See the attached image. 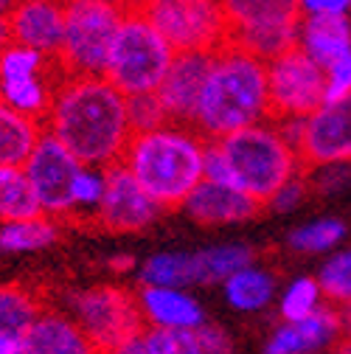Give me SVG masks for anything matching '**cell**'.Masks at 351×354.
Masks as SVG:
<instances>
[{
	"instance_id": "obj_29",
	"label": "cell",
	"mask_w": 351,
	"mask_h": 354,
	"mask_svg": "<svg viewBox=\"0 0 351 354\" xmlns=\"http://www.w3.org/2000/svg\"><path fill=\"white\" fill-rule=\"evenodd\" d=\"M348 228L343 219L337 216H321L312 223H303L301 228H295L290 234V248L295 253H306V256H318V253H334V248L345 239Z\"/></svg>"
},
{
	"instance_id": "obj_35",
	"label": "cell",
	"mask_w": 351,
	"mask_h": 354,
	"mask_svg": "<svg viewBox=\"0 0 351 354\" xmlns=\"http://www.w3.org/2000/svg\"><path fill=\"white\" fill-rule=\"evenodd\" d=\"M303 197H306V180H303V177H295V180H290L287 186H281L273 194V200L267 203V208L270 211H278V214H290V211H295L301 205Z\"/></svg>"
},
{
	"instance_id": "obj_9",
	"label": "cell",
	"mask_w": 351,
	"mask_h": 354,
	"mask_svg": "<svg viewBox=\"0 0 351 354\" xmlns=\"http://www.w3.org/2000/svg\"><path fill=\"white\" fill-rule=\"evenodd\" d=\"M270 118H310L326 104V73L301 48L267 62Z\"/></svg>"
},
{
	"instance_id": "obj_14",
	"label": "cell",
	"mask_w": 351,
	"mask_h": 354,
	"mask_svg": "<svg viewBox=\"0 0 351 354\" xmlns=\"http://www.w3.org/2000/svg\"><path fill=\"white\" fill-rule=\"evenodd\" d=\"M345 318L334 306H323L321 313L303 321H281L273 329L261 354H329L345 337Z\"/></svg>"
},
{
	"instance_id": "obj_27",
	"label": "cell",
	"mask_w": 351,
	"mask_h": 354,
	"mask_svg": "<svg viewBox=\"0 0 351 354\" xmlns=\"http://www.w3.org/2000/svg\"><path fill=\"white\" fill-rule=\"evenodd\" d=\"M200 261V281L202 284H222L234 273L245 270L253 264V250L242 242H222L197 250Z\"/></svg>"
},
{
	"instance_id": "obj_3",
	"label": "cell",
	"mask_w": 351,
	"mask_h": 354,
	"mask_svg": "<svg viewBox=\"0 0 351 354\" xmlns=\"http://www.w3.org/2000/svg\"><path fill=\"white\" fill-rule=\"evenodd\" d=\"M208 141L194 127L163 124L138 132L121 155V166L141 183V189L163 208H180L205 180Z\"/></svg>"
},
{
	"instance_id": "obj_26",
	"label": "cell",
	"mask_w": 351,
	"mask_h": 354,
	"mask_svg": "<svg viewBox=\"0 0 351 354\" xmlns=\"http://www.w3.org/2000/svg\"><path fill=\"white\" fill-rule=\"evenodd\" d=\"M59 239V225L51 216H34V219H20V223H6L0 225V253L6 256H23V253H37L46 250Z\"/></svg>"
},
{
	"instance_id": "obj_34",
	"label": "cell",
	"mask_w": 351,
	"mask_h": 354,
	"mask_svg": "<svg viewBox=\"0 0 351 354\" xmlns=\"http://www.w3.org/2000/svg\"><path fill=\"white\" fill-rule=\"evenodd\" d=\"M323 73H326V102H334L351 93V54L323 68Z\"/></svg>"
},
{
	"instance_id": "obj_20",
	"label": "cell",
	"mask_w": 351,
	"mask_h": 354,
	"mask_svg": "<svg viewBox=\"0 0 351 354\" xmlns=\"http://www.w3.org/2000/svg\"><path fill=\"white\" fill-rule=\"evenodd\" d=\"M222 12L231 34L295 26L301 23V0H222Z\"/></svg>"
},
{
	"instance_id": "obj_39",
	"label": "cell",
	"mask_w": 351,
	"mask_h": 354,
	"mask_svg": "<svg viewBox=\"0 0 351 354\" xmlns=\"http://www.w3.org/2000/svg\"><path fill=\"white\" fill-rule=\"evenodd\" d=\"M20 348H23L20 340H12V337H3V335H0V354H17Z\"/></svg>"
},
{
	"instance_id": "obj_28",
	"label": "cell",
	"mask_w": 351,
	"mask_h": 354,
	"mask_svg": "<svg viewBox=\"0 0 351 354\" xmlns=\"http://www.w3.org/2000/svg\"><path fill=\"white\" fill-rule=\"evenodd\" d=\"M318 281H321L326 304L351 321V248L334 250L323 259L318 270Z\"/></svg>"
},
{
	"instance_id": "obj_33",
	"label": "cell",
	"mask_w": 351,
	"mask_h": 354,
	"mask_svg": "<svg viewBox=\"0 0 351 354\" xmlns=\"http://www.w3.org/2000/svg\"><path fill=\"white\" fill-rule=\"evenodd\" d=\"M126 110H129V124H133V132H149V129H158L163 124H171L166 118V110L158 99V93H149V96H133L126 99Z\"/></svg>"
},
{
	"instance_id": "obj_30",
	"label": "cell",
	"mask_w": 351,
	"mask_h": 354,
	"mask_svg": "<svg viewBox=\"0 0 351 354\" xmlns=\"http://www.w3.org/2000/svg\"><path fill=\"white\" fill-rule=\"evenodd\" d=\"M326 306L318 276H298L278 292V315L281 321H303Z\"/></svg>"
},
{
	"instance_id": "obj_25",
	"label": "cell",
	"mask_w": 351,
	"mask_h": 354,
	"mask_svg": "<svg viewBox=\"0 0 351 354\" xmlns=\"http://www.w3.org/2000/svg\"><path fill=\"white\" fill-rule=\"evenodd\" d=\"M42 216L39 200L23 166H0V225Z\"/></svg>"
},
{
	"instance_id": "obj_16",
	"label": "cell",
	"mask_w": 351,
	"mask_h": 354,
	"mask_svg": "<svg viewBox=\"0 0 351 354\" xmlns=\"http://www.w3.org/2000/svg\"><path fill=\"white\" fill-rule=\"evenodd\" d=\"M138 309L146 329H171V332H200L208 318L202 304L178 287H141L135 292Z\"/></svg>"
},
{
	"instance_id": "obj_31",
	"label": "cell",
	"mask_w": 351,
	"mask_h": 354,
	"mask_svg": "<svg viewBox=\"0 0 351 354\" xmlns=\"http://www.w3.org/2000/svg\"><path fill=\"white\" fill-rule=\"evenodd\" d=\"M104 194H107V169L82 166L76 183H73V216L91 214L96 219V214L104 203Z\"/></svg>"
},
{
	"instance_id": "obj_37",
	"label": "cell",
	"mask_w": 351,
	"mask_h": 354,
	"mask_svg": "<svg viewBox=\"0 0 351 354\" xmlns=\"http://www.w3.org/2000/svg\"><path fill=\"white\" fill-rule=\"evenodd\" d=\"M348 9H351V0H301V12H303V17H312V15L345 17Z\"/></svg>"
},
{
	"instance_id": "obj_11",
	"label": "cell",
	"mask_w": 351,
	"mask_h": 354,
	"mask_svg": "<svg viewBox=\"0 0 351 354\" xmlns=\"http://www.w3.org/2000/svg\"><path fill=\"white\" fill-rule=\"evenodd\" d=\"M298 158L303 169L351 163V93L326 102L306 118Z\"/></svg>"
},
{
	"instance_id": "obj_1",
	"label": "cell",
	"mask_w": 351,
	"mask_h": 354,
	"mask_svg": "<svg viewBox=\"0 0 351 354\" xmlns=\"http://www.w3.org/2000/svg\"><path fill=\"white\" fill-rule=\"evenodd\" d=\"M46 132L82 166L110 169L133 141L126 96L104 76H65L54 93Z\"/></svg>"
},
{
	"instance_id": "obj_21",
	"label": "cell",
	"mask_w": 351,
	"mask_h": 354,
	"mask_svg": "<svg viewBox=\"0 0 351 354\" xmlns=\"http://www.w3.org/2000/svg\"><path fill=\"white\" fill-rule=\"evenodd\" d=\"M222 295H225V304L236 309V313H261V309H267L276 301L278 284L267 268L250 264V268L222 281Z\"/></svg>"
},
{
	"instance_id": "obj_23",
	"label": "cell",
	"mask_w": 351,
	"mask_h": 354,
	"mask_svg": "<svg viewBox=\"0 0 351 354\" xmlns=\"http://www.w3.org/2000/svg\"><path fill=\"white\" fill-rule=\"evenodd\" d=\"M141 287H178V290H189L200 281V261H197V250L186 253V250H166V253H155L141 264Z\"/></svg>"
},
{
	"instance_id": "obj_13",
	"label": "cell",
	"mask_w": 351,
	"mask_h": 354,
	"mask_svg": "<svg viewBox=\"0 0 351 354\" xmlns=\"http://www.w3.org/2000/svg\"><path fill=\"white\" fill-rule=\"evenodd\" d=\"M9 39L48 59H59L65 39V3L59 0H17L6 15Z\"/></svg>"
},
{
	"instance_id": "obj_10",
	"label": "cell",
	"mask_w": 351,
	"mask_h": 354,
	"mask_svg": "<svg viewBox=\"0 0 351 354\" xmlns=\"http://www.w3.org/2000/svg\"><path fill=\"white\" fill-rule=\"evenodd\" d=\"M23 169L39 200L42 214L51 219L73 216V183L82 171V163L57 138L46 132Z\"/></svg>"
},
{
	"instance_id": "obj_8",
	"label": "cell",
	"mask_w": 351,
	"mask_h": 354,
	"mask_svg": "<svg viewBox=\"0 0 351 354\" xmlns=\"http://www.w3.org/2000/svg\"><path fill=\"white\" fill-rule=\"evenodd\" d=\"M65 306V313L79 324L91 346L104 354H113L126 340L138 337L146 329L135 292L115 284H99L70 292Z\"/></svg>"
},
{
	"instance_id": "obj_18",
	"label": "cell",
	"mask_w": 351,
	"mask_h": 354,
	"mask_svg": "<svg viewBox=\"0 0 351 354\" xmlns=\"http://www.w3.org/2000/svg\"><path fill=\"white\" fill-rule=\"evenodd\" d=\"M23 346L31 354H96L87 335L65 309H46L26 335Z\"/></svg>"
},
{
	"instance_id": "obj_7",
	"label": "cell",
	"mask_w": 351,
	"mask_h": 354,
	"mask_svg": "<svg viewBox=\"0 0 351 354\" xmlns=\"http://www.w3.org/2000/svg\"><path fill=\"white\" fill-rule=\"evenodd\" d=\"M133 9L174 48V54L219 51L228 46L222 0H133Z\"/></svg>"
},
{
	"instance_id": "obj_12",
	"label": "cell",
	"mask_w": 351,
	"mask_h": 354,
	"mask_svg": "<svg viewBox=\"0 0 351 354\" xmlns=\"http://www.w3.org/2000/svg\"><path fill=\"white\" fill-rule=\"evenodd\" d=\"M163 208L141 189V183L121 163L107 169V194L96 223L113 234H138L149 228Z\"/></svg>"
},
{
	"instance_id": "obj_44",
	"label": "cell",
	"mask_w": 351,
	"mask_h": 354,
	"mask_svg": "<svg viewBox=\"0 0 351 354\" xmlns=\"http://www.w3.org/2000/svg\"><path fill=\"white\" fill-rule=\"evenodd\" d=\"M96 354H104V351H96Z\"/></svg>"
},
{
	"instance_id": "obj_42",
	"label": "cell",
	"mask_w": 351,
	"mask_h": 354,
	"mask_svg": "<svg viewBox=\"0 0 351 354\" xmlns=\"http://www.w3.org/2000/svg\"><path fill=\"white\" fill-rule=\"evenodd\" d=\"M113 264H115V268H129V264H133V261H129V259H115Z\"/></svg>"
},
{
	"instance_id": "obj_15",
	"label": "cell",
	"mask_w": 351,
	"mask_h": 354,
	"mask_svg": "<svg viewBox=\"0 0 351 354\" xmlns=\"http://www.w3.org/2000/svg\"><path fill=\"white\" fill-rule=\"evenodd\" d=\"M216 54V51H214ZM214 54L194 51V54H174V62L160 84L158 99L166 110V118L171 124H186L191 127L202 87L208 79V71L214 65Z\"/></svg>"
},
{
	"instance_id": "obj_38",
	"label": "cell",
	"mask_w": 351,
	"mask_h": 354,
	"mask_svg": "<svg viewBox=\"0 0 351 354\" xmlns=\"http://www.w3.org/2000/svg\"><path fill=\"white\" fill-rule=\"evenodd\" d=\"M348 163H340V166H323L321 169V180H318V189L321 192H334L340 189L345 180H348Z\"/></svg>"
},
{
	"instance_id": "obj_19",
	"label": "cell",
	"mask_w": 351,
	"mask_h": 354,
	"mask_svg": "<svg viewBox=\"0 0 351 354\" xmlns=\"http://www.w3.org/2000/svg\"><path fill=\"white\" fill-rule=\"evenodd\" d=\"M298 48L310 54L321 68H329L332 62L351 54V26L345 17H329V15L303 17Z\"/></svg>"
},
{
	"instance_id": "obj_41",
	"label": "cell",
	"mask_w": 351,
	"mask_h": 354,
	"mask_svg": "<svg viewBox=\"0 0 351 354\" xmlns=\"http://www.w3.org/2000/svg\"><path fill=\"white\" fill-rule=\"evenodd\" d=\"M15 3H17V0H0V17H6L15 9Z\"/></svg>"
},
{
	"instance_id": "obj_45",
	"label": "cell",
	"mask_w": 351,
	"mask_h": 354,
	"mask_svg": "<svg viewBox=\"0 0 351 354\" xmlns=\"http://www.w3.org/2000/svg\"><path fill=\"white\" fill-rule=\"evenodd\" d=\"M126 3H133V0H126Z\"/></svg>"
},
{
	"instance_id": "obj_22",
	"label": "cell",
	"mask_w": 351,
	"mask_h": 354,
	"mask_svg": "<svg viewBox=\"0 0 351 354\" xmlns=\"http://www.w3.org/2000/svg\"><path fill=\"white\" fill-rule=\"evenodd\" d=\"M46 127L0 102V166H26Z\"/></svg>"
},
{
	"instance_id": "obj_5",
	"label": "cell",
	"mask_w": 351,
	"mask_h": 354,
	"mask_svg": "<svg viewBox=\"0 0 351 354\" xmlns=\"http://www.w3.org/2000/svg\"><path fill=\"white\" fill-rule=\"evenodd\" d=\"M171 62H174V48L149 26L146 17H141L135 9H129L113 39L104 79L126 99L149 96L160 91Z\"/></svg>"
},
{
	"instance_id": "obj_6",
	"label": "cell",
	"mask_w": 351,
	"mask_h": 354,
	"mask_svg": "<svg viewBox=\"0 0 351 354\" xmlns=\"http://www.w3.org/2000/svg\"><path fill=\"white\" fill-rule=\"evenodd\" d=\"M126 0H65V39L59 68L65 76H104L113 39L129 15Z\"/></svg>"
},
{
	"instance_id": "obj_17",
	"label": "cell",
	"mask_w": 351,
	"mask_h": 354,
	"mask_svg": "<svg viewBox=\"0 0 351 354\" xmlns=\"http://www.w3.org/2000/svg\"><path fill=\"white\" fill-rule=\"evenodd\" d=\"M183 208L200 225H234V223L253 219L261 211V203L250 200L247 194L231 186H216V183L202 180Z\"/></svg>"
},
{
	"instance_id": "obj_32",
	"label": "cell",
	"mask_w": 351,
	"mask_h": 354,
	"mask_svg": "<svg viewBox=\"0 0 351 354\" xmlns=\"http://www.w3.org/2000/svg\"><path fill=\"white\" fill-rule=\"evenodd\" d=\"M144 354H202L197 332H171V329H144Z\"/></svg>"
},
{
	"instance_id": "obj_40",
	"label": "cell",
	"mask_w": 351,
	"mask_h": 354,
	"mask_svg": "<svg viewBox=\"0 0 351 354\" xmlns=\"http://www.w3.org/2000/svg\"><path fill=\"white\" fill-rule=\"evenodd\" d=\"M329 354H351V329L345 332V337H343V340H340Z\"/></svg>"
},
{
	"instance_id": "obj_2",
	"label": "cell",
	"mask_w": 351,
	"mask_h": 354,
	"mask_svg": "<svg viewBox=\"0 0 351 354\" xmlns=\"http://www.w3.org/2000/svg\"><path fill=\"white\" fill-rule=\"evenodd\" d=\"M261 121H270L267 62L228 42L214 54L191 127L202 138L222 141Z\"/></svg>"
},
{
	"instance_id": "obj_4",
	"label": "cell",
	"mask_w": 351,
	"mask_h": 354,
	"mask_svg": "<svg viewBox=\"0 0 351 354\" xmlns=\"http://www.w3.org/2000/svg\"><path fill=\"white\" fill-rule=\"evenodd\" d=\"M216 147L228 163L231 189L247 194L261 205H267L281 186L301 177L303 169L298 152L281 138L276 121H261L239 129L216 141Z\"/></svg>"
},
{
	"instance_id": "obj_43",
	"label": "cell",
	"mask_w": 351,
	"mask_h": 354,
	"mask_svg": "<svg viewBox=\"0 0 351 354\" xmlns=\"http://www.w3.org/2000/svg\"><path fill=\"white\" fill-rule=\"evenodd\" d=\"M17 354H31V351H28V348H26V346H23V348H20V351H17Z\"/></svg>"
},
{
	"instance_id": "obj_36",
	"label": "cell",
	"mask_w": 351,
	"mask_h": 354,
	"mask_svg": "<svg viewBox=\"0 0 351 354\" xmlns=\"http://www.w3.org/2000/svg\"><path fill=\"white\" fill-rule=\"evenodd\" d=\"M200 346H202V354H234V337L216 324H205L200 332Z\"/></svg>"
},
{
	"instance_id": "obj_24",
	"label": "cell",
	"mask_w": 351,
	"mask_h": 354,
	"mask_svg": "<svg viewBox=\"0 0 351 354\" xmlns=\"http://www.w3.org/2000/svg\"><path fill=\"white\" fill-rule=\"evenodd\" d=\"M46 313L39 295L20 284H0V335L12 340H26L31 326Z\"/></svg>"
}]
</instances>
